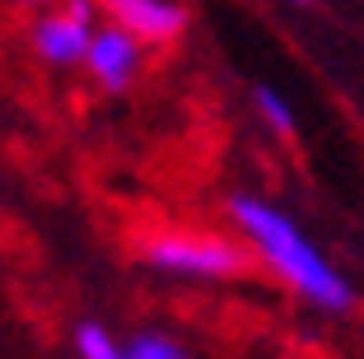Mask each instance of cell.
I'll return each mask as SVG.
<instances>
[{
	"mask_svg": "<svg viewBox=\"0 0 364 359\" xmlns=\"http://www.w3.org/2000/svg\"><path fill=\"white\" fill-rule=\"evenodd\" d=\"M229 220L243 233L247 252L257 257L285 289H294L304 304L322 308V313H350L355 308V285L322 257V247L280 205L238 191V196H229Z\"/></svg>",
	"mask_w": 364,
	"mask_h": 359,
	"instance_id": "obj_1",
	"label": "cell"
},
{
	"mask_svg": "<svg viewBox=\"0 0 364 359\" xmlns=\"http://www.w3.org/2000/svg\"><path fill=\"white\" fill-rule=\"evenodd\" d=\"M145 262L164 275H187V280H225L247 266V243L210 238V233H159L145 243Z\"/></svg>",
	"mask_w": 364,
	"mask_h": 359,
	"instance_id": "obj_2",
	"label": "cell"
},
{
	"mask_svg": "<svg viewBox=\"0 0 364 359\" xmlns=\"http://www.w3.org/2000/svg\"><path fill=\"white\" fill-rule=\"evenodd\" d=\"M140 65H145V43H140L136 33H127L122 23H103L94 33V43L85 52V70L98 89L107 94H127L136 85Z\"/></svg>",
	"mask_w": 364,
	"mask_h": 359,
	"instance_id": "obj_3",
	"label": "cell"
},
{
	"mask_svg": "<svg viewBox=\"0 0 364 359\" xmlns=\"http://www.w3.org/2000/svg\"><path fill=\"white\" fill-rule=\"evenodd\" d=\"M94 5L75 0L70 10L61 14H43L33 23V47L47 65H85V52L94 43Z\"/></svg>",
	"mask_w": 364,
	"mask_h": 359,
	"instance_id": "obj_4",
	"label": "cell"
},
{
	"mask_svg": "<svg viewBox=\"0 0 364 359\" xmlns=\"http://www.w3.org/2000/svg\"><path fill=\"white\" fill-rule=\"evenodd\" d=\"M98 10L140 43H173L187 28V10L178 0H98Z\"/></svg>",
	"mask_w": 364,
	"mask_h": 359,
	"instance_id": "obj_5",
	"label": "cell"
},
{
	"mask_svg": "<svg viewBox=\"0 0 364 359\" xmlns=\"http://www.w3.org/2000/svg\"><path fill=\"white\" fill-rule=\"evenodd\" d=\"M252 107H257V117L267 122L276 136H294V107H289V98L280 94V89H271V85H257L252 89Z\"/></svg>",
	"mask_w": 364,
	"mask_h": 359,
	"instance_id": "obj_6",
	"label": "cell"
},
{
	"mask_svg": "<svg viewBox=\"0 0 364 359\" xmlns=\"http://www.w3.org/2000/svg\"><path fill=\"white\" fill-rule=\"evenodd\" d=\"M75 355L80 359H127V345L103 322H80L75 327Z\"/></svg>",
	"mask_w": 364,
	"mask_h": 359,
	"instance_id": "obj_7",
	"label": "cell"
},
{
	"mask_svg": "<svg viewBox=\"0 0 364 359\" xmlns=\"http://www.w3.org/2000/svg\"><path fill=\"white\" fill-rule=\"evenodd\" d=\"M127 359H192L178 341L159 336V331H145V336L127 341Z\"/></svg>",
	"mask_w": 364,
	"mask_h": 359,
	"instance_id": "obj_8",
	"label": "cell"
},
{
	"mask_svg": "<svg viewBox=\"0 0 364 359\" xmlns=\"http://www.w3.org/2000/svg\"><path fill=\"white\" fill-rule=\"evenodd\" d=\"M28 5H47V0H28Z\"/></svg>",
	"mask_w": 364,
	"mask_h": 359,
	"instance_id": "obj_9",
	"label": "cell"
}]
</instances>
